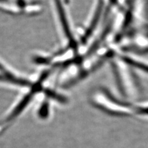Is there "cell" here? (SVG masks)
Masks as SVG:
<instances>
[{"label":"cell","instance_id":"52a82bcc","mask_svg":"<svg viewBox=\"0 0 148 148\" xmlns=\"http://www.w3.org/2000/svg\"><path fill=\"white\" fill-rule=\"evenodd\" d=\"M8 1V0H0V2L1 3H6Z\"/></svg>","mask_w":148,"mask_h":148},{"label":"cell","instance_id":"5b68a950","mask_svg":"<svg viewBox=\"0 0 148 148\" xmlns=\"http://www.w3.org/2000/svg\"><path fill=\"white\" fill-rule=\"evenodd\" d=\"M17 1L18 3V4H20L21 6H23L24 5V4H25L24 0H17Z\"/></svg>","mask_w":148,"mask_h":148},{"label":"cell","instance_id":"8992f818","mask_svg":"<svg viewBox=\"0 0 148 148\" xmlns=\"http://www.w3.org/2000/svg\"><path fill=\"white\" fill-rule=\"evenodd\" d=\"M6 78H4L3 76H1L0 75V81H6Z\"/></svg>","mask_w":148,"mask_h":148},{"label":"cell","instance_id":"6da1fadb","mask_svg":"<svg viewBox=\"0 0 148 148\" xmlns=\"http://www.w3.org/2000/svg\"><path fill=\"white\" fill-rule=\"evenodd\" d=\"M40 90V84L34 86L31 91L23 97V98L15 106V107L0 120V135L11 127L14 122L31 103L35 94Z\"/></svg>","mask_w":148,"mask_h":148},{"label":"cell","instance_id":"277c9868","mask_svg":"<svg viewBox=\"0 0 148 148\" xmlns=\"http://www.w3.org/2000/svg\"><path fill=\"white\" fill-rule=\"evenodd\" d=\"M125 60L128 62V63L130 62L131 64V65H133V66H135L138 68H140L141 69V70L148 73V65H147V64L139 62V61H135V60H133L132 59L128 58H127Z\"/></svg>","mask_w":148,"mask_h":148},{"label":"cell","instance_id":"3957f363","mask_svg":"<svg viewBox=\"0 0 148 148\" xmlns=\"http://www.w3.org/2000/svg\"><path fill=\"white\" fill-rule=\"evenodd\" d=\"M49 114V105L48 102L44 101L40 106L38 110V117L41 119H46Z\"/></svg>","mask_w":148,"mask_h":148},{"label":"cell","instance_id":"7a4b0ae2","mask_svg":"<svg viewBox=\"0 0 148 148\" xmlns=\"http://www.w3.org/2000/svg\"><path fill=\"white\" fill-rule=\"evenodd\" d=\"M56 4V8L58 12V15L61 22V27L63 29L64 33L66 35L67 38L70 41L71 43L73 41L72 38V34L71 33L70 26L69 25V22L67 21V18L66 16V12L64 11V7L62 6L61 0H54Z\"/></svg>","mask_w":148,"mask_h":148}]
</instances>
